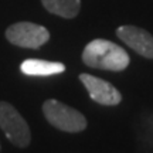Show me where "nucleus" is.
Returning a JSON list of instances; mask_svg holds the SVG:
<instances>
[{
  "label": "nucleus",
  "mask_w": 153,
  "mask_h": 153,
  "mask_svg": "<svg viewBox=\"0 0 153 153\" xmlns=\"http://www.w3.org/2000/svg\"><path fill=\"white\" fill-rule=\"evenodd\" d=\"M82 61L91 68L108 70V71H122L129 65V55L120 45L97 38L87 44L82 51Z\"/></svg>",
  "instance_id": "obj_1"
},
{
  "label": "nucleus",
  "mask_w": 153,
  "mask_h": 153,
  "mask_svg": "<svg viewBox=\"0 0 153 153\" xmlns=\"http://www.w3.org/2000/svg\"><path fill=\"white\" fill-rule=\"evenodd\" d=\"M43 114L51 125L64 132L75 133L87 128V119L79 111L57 99H48L43 105Z\"/></svg>",
  "instance_id": "obj_2"
},
{
  "label": "nucleus",
  "mask_w": 153,
  "mask_h": 153,
  "mask_svg": "<svg viewBox=\"0 0 153 153\" xmlns=\"http://www.w3.org/2000/svg\"><path fill=\"white\" fill-rule=\"evenodd\" d=\"M0 128L14 146L27 148L30 145L31 133L27 122L13 105L7 102H0Z\"/></svg>",
  "instance_id": "obj_3"
},
{
  "label": "nucleus",
  "mask_w": 153,
  "mask_h": 153,
  "mask_svg": "<svg viewBox=\"0 0 153 153\" xmlns=\"http://www.w3.org/2000/svg\"><path fill=\"white\" fill-rule=\"evenodd\" d=\"M6 38L23 48H38L50 40L48 30L34 23L22 22L11 24L6 30Z\"/></svg>",
  "instance_id": "obj_4"
},
{
  "label": "nucleus",
  "mask_w": 153,
  "mask_h": 153,
  "mask_svg": "<svg viewBox=\"0 0 153 153\" xmlns=\"http://www.w3.org/2000/svg\"><path fill=\"white\" fill-rule=\"evenodd\" d=\"M79 79L84 84V87L87 88L91 99H94L95 102L112 106V105H118L122 101L120 92L108 81L89 75V74H81Z\"/></svg>",
  "instance_id": "obj_5"
},
{
  "label": "nucleus",
  "mask_w": 153,
  "mask_h": 153,
  "mask_svg": "<svg viewBox=\"0 0 153 153\" xmlns=\"http://www.w3.org/2000/svg\"><path fill=\"white\" fill-rule=\"evenodd\" d=\"M116 36L137 54L153 58V36L149 31L136 26H122L116 30Z\"/></svg>",
  "instance_id": "obj_6"
},
{
  "label": "nucleus",
  "mask_w": 153,
  "mask_h": 153,
  "mask_svg": "<svg viewBox=\"0 0 153 153\" xmlns=\"http://www.w3.org/2000/svg\"><path fill=\"white\" fill-rule=\"evenodd\" d=\"M22 70L26 75L31 76H48L55 75V74H61L65 71V65L61 62H53V61H45V60H36V58H30V60H24L20 65Z\"/></svg>",
  "instance_id": "obj_7"
},
{
  "label": "nucleus",
  "mask_w": 153,
  "mask_h": 153,
  "mask_svg": "<svg viewBox=\"0 0 153 153\" xmlns=\"http://www.w3.org/2000/svg\"><path fill=\"white\" fill-rule=\"evenodd\" d=\"M41 3L50 13L64 19L75 17L81 9V0H41Z\"/></svg>",
  "instance_id": "obj_8"
}]
</instances>
